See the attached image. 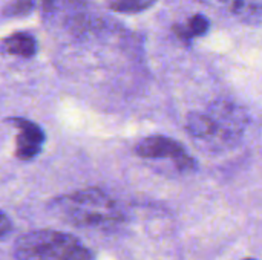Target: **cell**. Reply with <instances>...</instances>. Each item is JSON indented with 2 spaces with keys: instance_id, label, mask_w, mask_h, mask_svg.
<instances>
[{
  "instance_id": "obj_1",
  "label": "cell",
  "mask_w": 262,
  "mask_h": 260,
  "mask_svg": "<svg viewBox=\"0 0 262 260\" xmlns=\"http://www.w3.org/2000/svg\"><path fill=\"white\" fill-rule=\"evenodd\" d=\"M247 127V113L232 101L220 100L187 116V133L210 152L235 146Z\"/></svg>"
},
{
  "instance_id": "obj_2",
  "label": "cell",
  "mask_w": 262,
  "mask_h": 260,
  "mask_svg": "<svg viewBox=\"0 0 262 260\" xmlns=\"http://www.w3.org/2000/svg\"><path fill=\"white\" fill-rule=\"evenodd\" d=\"M52 210L66 222L95 230H112L124 222L123 208L100 188H84L52 202Z\"/></svg>"
},
{
  "instance_id": "obj_3",
  "label": "cell",
  "mask_w": 262,
  "mask_h": 260,
  "mask_svg": "<svg viewBox=\"0 0 262 260\" xmlns=\"http://www.w3.org/2000/svg\"><path fill=\"white\" fill-rule=\"evenodd\" d=\"M17 260H94L92 253L77 238L61 231L38 230L17 239Z\"/></svg>"
},
{
  "instance_id": "obj_4",
  "label": "cell",
  "mask_w": 262,
  "mask_h": 260,
  "mask_svg": "<svg viewBox=\"0 0 262 260\" xmlns=\"http://www.w3.org/2000/svg\"><path fill=\"white\" fill-rule=\"evenodd\" d=\"M135 153L144 159H170L180 172L196 169L195 159L186 149L178 141L167 136H149L141 139L135 147Z\"/></svg>"
},
{
  "instance_id": "obj_5",
  "label": "cell",
  "mask_w": 262,
  "mask_h": 260,
  "mask_svg": "<svg viewBox=\"0 0 262 260\" xmlns=\"http://www.w3.org/2000/svg\"><path fill=\"white\" fill-rule=\"evenodd\" d=\"M11 123L17 129L15 138V156L21 161L34 159L45 143V132L41 127L29 120L25 118H14Z\"/></svg>"
},
{
  "instance_id": "obj_6",
  "label": "cell",
  "mask_w": 262,
  "mask_h": 260,
  "mask_svg": "<svg viewBox=\"0 0 262 260\" xmlns=\"http://www.w3.org/2000/svg\"><path fill=\"white\" fill-rule=\"evenodd\" d=\"M224 5L235 17L243 21L261 25L262 23V0H218Z\"/></svg>"
},
{
  "instance_id": "obj_7",
  "label": "cell",
  "mask_w": 262,
  "mask_h": 260,
  "mask_svg": "<svg viewBox=\"0 0 262 260\" xmlns=\"http://www.w3.org/2000/svg\"><path fill=\"white\" fill-rule=\"evenodd\" d=\"M3 49L11 55L31 58L37 52V41L28 32H15L3 40Z\"/></svg>"
},
{
  "instance_id": "obj_8",
  "label": "cell",
  "mask_w": 262,
  "mask_h": 260,
  "mask_svg": "<svg viewBox=\"0 0 262 260\" xmlns=\"http://www.w3.org/2000/svg\"><path fill=\"white\" fill-rule=\"evenodd\" d=\"M207 31H209V20L201 14L190 17L186 25H175L173 26L175 35L186 43H189L195 37L204 35Z\"/></svg>"
},
{
  "instance_id": "obj_9",
  "label": "cell",
  "mask_w": 262,
  "mask_h": 260,
  "mask_svg": "<svg viewBox=\"0 0 262 260\" xmlns=\"http://www.w3.org/2000/svg\"><path fill=\"white\" fill-rule=\"evenodd\" d=\"M154 3L155 0H107V6L111 9L117 12H127V14L141 12Z\"/></svg>"
},
{
  "instance_id": "obj_10",
  "label": "cell",
  "mask_w": 262,
  "mask_h": 260,
  "mask_svg": "<svg viewBox=\"0 0 262 260\" xmlns=\"http://www.w3.org/2000/svg\"><path fill=\"white\" fill-rule=\"evenodd\" d=\"M34 3L32 0H14L5 8V15H18L31 12Z\"/></svg>"
},
{
  "instance_id": "obj_11",
  "label": "cell",
  "mask_w": 262,
  "mask_h": 260,
  "mask_svg": "<svg viewBox=\"0 0 262 260\" xmlns=\"http://www.w3.org/2000/svg\"><path fill=\"white\" fill-rule=\"evenodd\" d=\"M9 227H11L9 219H8V216L3 213V215H2V224H0V228H2V230H0V234H2V238H5V236L8 234V231L11 230Z\"/></svg>"
},
{
  "instance_id": "obj_12",
  "label": "cell",
  "mask_w": 262,
  "mask_h": 260,
  "mask_svg": "<svg viewBox=\"0 0 262 260\" xmlns=\"http://www.w3.org/2000/svg\"><path fill=\"white\" fill-rule=\"evenodd\" d=\"M246 260H253V259H246Z\"/></svg>"
}]
</instances>
